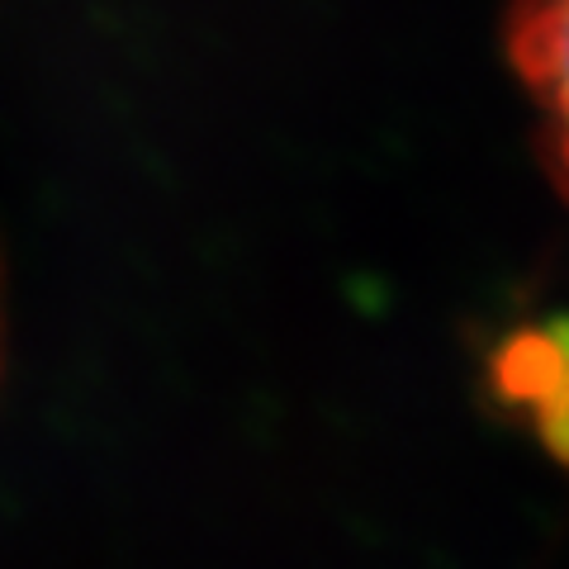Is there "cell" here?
Masks as SVG:
<instances>
[{
	"label": "cell",
	"instance_id": "cell-1",
	"mask_svg": "<svg viewBox=\"0 0 569 569\" xmlns=\"http://www.w3.org/2000/svg\"><path fill=\"white\" fill-rule=\"evenodd\" d=\"M508 58L541 119V142L569 194V0H512Z\"/></svg>",
	"mask_w": 569,
	"mask_h": 569
}]
</instances>
